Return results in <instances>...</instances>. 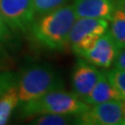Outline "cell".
<instances>
[{
    "instance_id": "1",
    "label": "cell",
    "mask_w": 125,
    "mask_h": 125,
    "mask_svg": "<svg viewBox=\"0 0 125 125\" xmlns=\"http://www.w3.org/2000/svg\"><path fill=\"white\" fill-rule=\"evenodd\" d=\"M76 19L72 5L67 4L37 16L27 33L44 49L61 51L69 46L70 32Z\"/></svg>"
},
{
    "instance_id": "2",
    "label": "cell",
    "mask_w": 125,
    "mask_h": 125,
    "mask_svg": "<svg viewBox=\"0 0 125 125\" xmlns=\"http://www.w3.org/2000/svg\"><path fill=\"white\" fill-rule=\"evenodd\" d=\"M64 88L65 83L60 74L45 63H29L18 73L17 90L20 106L49 92Z\"/></svg>"
},
{
    "instance_id": "3",
    "label": "cell",
    "mask_w": 125,
    "mask_h": 125,
    "mask_svg": "<svg viewBox=\"0 0 125 125\" xmlns=\"http://www.w3.org/2000/svg\"><path fill=\"white\" fill-rule=\"evenodd\" d=\"M89 105L73 92L64 89L55 90L39 98L21 105V116L23 119L42 114H64L77 116L89 108Z\"/></svg>"
},
{
    "instance_id": "4",
    "label": "cell",
    "mask_w": 125,
    "mask_h": 125,
    "mask_svg": "<svg viewBox=\"0 0 125 125\" xmlns=\"http://www.w3.org/2000/svg\"><path fill=\"white\" fill-rule=\"evenodd\" d=\"M109 21L104 19L77 18L72 27L69 46L77 57L84 53L108 30Z\"/></svg>"
},
{
    "instance_id": "5",
    "label": "cell",
    "mask_w": 125,
    "mask_h": 125,
    "mask_svg": "<svg viewBox=\"0 0 125 125\" xmlns=\"http://www.w3.org/2000/svg\"><path fill=\"white\" fill-rule=\"evenodd\" d=\"M125 117V99L114 100L90 106L84 112L75 116L74 124L121 125Z\"/></svg>"
},
{
    "instance_id": "6",
    "label": "cell",
    "mask_w": 125,
    "mask_h": 125,
    "mask_svg": "<svg viewBox=\"0 0 125 125\" xmlns=\"http://www.w3.org/2000/svg\"><path fill=\"white\" fill-rule=\"evenodd\" d=\"M0 13L14 33H27L36 17L33 0H0Z\"/></svg>"
},
{
    "instance_id": "7",
    "label": "cell",
    "mask_w": 125,
    "mask_h": 125,
    "mask_svg": "<svg viewBox=\"0 0 125 125\" xmlns=\"http://www.w3.org/2000/svg\"><path fill=\"white\" fill-rule=\"evenodd\" d=\"M120 50L111 34L107 31L89 49L78 58H83L99 69L106 70L114 65Z\"/></svg>"
},
{
    "instance_id": "8",
    "label": "cell",
    "mask_w": 125,
    "mask_h": 125,
    "mask_svg": "<svg viewBox=\"0 0 125 125\" xmlns=\"http://www.w3.org/2000/svg\"><path fill=\"white\" fill-rule=\"evenodd\" d=\"M104 73L105 72L99 68L83 58H78L72 69L71 78L72 92L83 100Z\"/></svg>"
},
{
    "instance_id": "9",
    "label": "cell",
    "mask_w": 125,
    "mask_h": 125,
    "mask_svg": "<svg viewBox=\"0 0 125 125\" xmlns=\"http://www.w3.org/2000/svg\"><path fill=\"white\" fill-rule=\"evenodd\" d=\"M72 5L77 18L110 21L116 7V0H73Z\"/></svg>"
},
{
    "instance_id": "10",
    "label": "cell",
    "mask_w": 125,
    "mask_h": 125,
    "mask_svg": "<svg viewBox=\"0 0 125 125\" xmlns=\"http://www.w3.org/2000/svg\"><path fill=\"white\" fill-rule=\"evenodd\" d=\"M114 100H123V98L107 79L106 72L83 99V101L89 106Z\"/></svg>"
},
{
    "instance_id": "11",
    "label": "cell",
    "mask_w": 125,
    "mask_h": 125,
    "mask_svg": "<svg viewBox=\"0 0 125 125\" xmlns=\"http://www.w3.org/2000/svg\"><path fill=\"white\" fill-rule=\"evenodd\" d=\"M18 107H20V99L16 84L8 90L0 98V125L9 123Z\"/></svg>"
},
{
    "instance_id": "12",
    "label": "cell",
    "mask_w": 125,
    "mask_h": 125,
    "mask_svg": "<svg viewBox=\"0 0 125 125\" xmlns=\"http://www.w3.org/2000/svg\"><path fill=\"white\" fill-rule=\"evenodd\" d=\"M108 32L111 34L119 48L125 47V15L119 8L115 7L109 21Z\"/></svg>"
},
{
    "instance_id": "13",
    "label": "cell",
    "mask_w": 125,
    "mask_h": 125,
    "mask_svg": "<svg viewBox=\"0 0 125 125\" xmlns=\"http://www.w3.org/2000/svg\"><path fill=\"white\" fill-rule=\"evenodd\" d=\"M31 124L33 125H68L74 124L75 116L64 114H42L31 118Z\"/></svg>"
},
{
    "instance_id": "14",
    "label": "cell",
    "mask_w": 125,
    "mask_h": 125,
    "mask_svg": "<svg viewBox=\"0 0 125 125\" xmlns=\"http://www.w3.org/2000/svg\"><path fill=\"white\" fill-rule=\"evenodd\" d=\"M69 2L70 0H33L35 16L37 17L56 10L67 5Z\"/></svg>"
},
{
    "instance_id": "15",
    "label": "cell",
    "mask_w": 125,
    "mask_h": 125,
    "mask_svg": "<svg viewBox=\"0 0 125 125\" xmlns=\"http://www.w3.org/2000/svg\"><path fill=\"white\" fill-rule=\"evenodd\" d=\"M106 74L107 79L121 94L122 98L125 99V70L113 67L106 72Z\"/></svg>"
},
{
    "instance_id": "16",
    "label": "cell",
    "mask_w": 125,
    "mask_h": 125,
    "mask_svg": "<svg viewBox=\"0 0 125 125\" xmlns=\"http://www.w3.org/2000/svg\"><path fill=\"white\" fill-rule=\"evenodd\" d=\"M17 81L18 72L10 70L0 71V98L8 90L17 84Z\"/></svg>"
},
{
    "instance_id": "17",
    "label": "cell",
    "mask_w": 125,
    "mask_h": 125,
    "mask_svg": "<svg viewBox=\"0 0 125 125\" xmlns=\"http://www.w3.org/2000/svg\"><path fill=\"white\" fill-rule=\"evenodd\" d=\"M14 39V32L6 23L2 15L0 13V45H9Z\"/></svg>"
},
{
    "instance_id": "18",
    "label": "cell",
    "mask_w": 125,
    "mask_h": 125,
    "mask_svg": "<svg viewBox=\"0 0 125 125\" xmlns=\"http://www.w3.org/2000/svg\"><path fill=\"white\" fill-rule=\"evenodd\" d=\"M10 63V58L6 46L0 45V71L8 70Z\"/></svg>"
},
{
    "instance_id": "19",
    "label": "cell",
    "mask_w": 125,
    "mask_h": 125,
    "mask_svg": "<svg viewBox=\"0 0 125 125\" xmlns=\"http://www.w3.org/2000/svg\"><path fill=\"white\" fill-rule=\"evenodd\" d=\"M113 66L121 70H125V47L120 50Z\"/></svg>"
},
{
    "instance_id": "20",
    "label": "cell",
    "mask_w": 125,
    "mask_h": 125,
    "mask_svg": "<svg viewBox=\"0 0 125 125\" xmlns=\"http://www.w3.org/2000/svg\"><path fill=\"white\" fill-rule=\"evenodd\" d=\"M116 7L121 9L125 15V0H116Z\"/></svg>"
},
{
    "instance_id": "21",
    "label": "cell",
    "mask_w": 125,
    "mask_h": 125,
    "mask_svg": "<svg viewBox=\"0 0 125 125\" xmlns=\"http://www.w3.org/2000/svg\"><path fill=\"white\" fill-rule=\"evenodd\" d=\"M121 125H125V117L124 119H123V121H122V122H121Z\"/></svg>"
}]
</instances>
